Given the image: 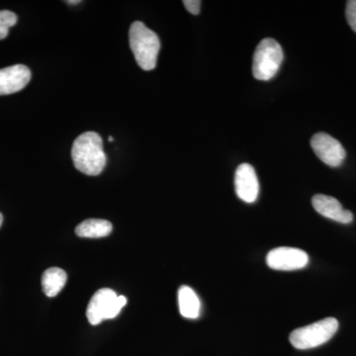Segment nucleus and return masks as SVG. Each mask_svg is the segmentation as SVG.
Instances as JSON below:
<instances>
[{
    "mask_svg": "<svg viewBox=\"0 0 356 356\" xmlns=\"http://www.w3.org/2000/svg\"><path fill=\"white\" fill-rule=\"evenodd\" d=\"M72 158L79 172L89 177L99 175L107 163L99 134L86 132L79 136L72 145Z\"/></svg>",
    "mask_w": 356,
    "mask_h": 356,
    "instance_id": "1",
    "label": "nucleus"
},
{
    "mask_svg": "<svg viewBox=\"0 0 356 356\" xmlns=\"http://www.w3.org/2000/svg\"><path fill=\"white\" fill-rule=\"evenodd\" d=\"M130 47L140 69L152 70L158 62L161 42L159 36L140 21L131 25L129 31Z\"/></svg>",
    "mask_w": 356,
    "mask_h": 356,
    "instance_id": "2",
    "label": "nucleus"
},
{
    "mask_svg": "<svg viewBox=\"0 0 356 356\" xmlns=\"http://www.w3.org/2000/svg\"><path fill=\"white\" fill-rule=\"evenodd\" d=\"M339 322L334 318H325L314 324L299 327L290 334L289 341L297 350H310L322 346L336 334Z\"/></svg>",
    "mask_w": 356,
    "mask_h": 356,
    "instance_id": "3",
    "label": "nucleus"
},
{
    "mask_svg": "<svg viewBox=\"0 0 356 356\" xmlns=\"http://www.w3.org/2000/svg\"><path fill=\"white\" fill-rule=\"evenodd\" d=\"M283 58L284 54L277 41L271 38L262 40L255 49L252 74L259 81H269L277 74Z\"/></svg>",
    "mask_w": 356,
    "mask_h": 356,
    "instance_id": "4",
    "label": "nucleus"
},
{
    "mask_svg": "<svg viewBox=\"0 0 356 356\" xmlns=\"http://www.w3.org/2000/svg\"><path fill=\"white\" fill-rule=\"evenodd\" d=\"M126 304V297L118 296L109 288H102L89 301L86 317L91 325H99L104 320L116 318Z\"/></svg>",
    "mask_w": 356,
    "mask_h": 356,
    "instance_id": "5",
    "label": "nucleus"
},
{
    "mask_svg": "<svg viewBox=\"0 0 356 356\" xmlns=\"http://www.w3.org/2000/svg\"><path fill=\"white\" fill-rule=\"evenodd\" d=\"M311 146L314 153L325 165L337 168L343 165L346 156L343 145L329 134L318 133L311 139Z\"/></svg>",
    "mask_w": 356,
    "mask_h": 356,
    "instance_id": "6",
    "label": "nucleus"
},
{
    "mask_svg": "<svg viewBox=\"0 0 356 356\" xmlns=\"http://www.w3.org/2000/svg\"><path fill=\"white\" fill-rule=\"evenodd\" d=\"M266 264L275 270H298L309 264V255L299 248H277L270 250L267 254Z\"/></svg>",
    "mask_w": 356,
    "mask_h": 356,
    "instance_id": "7",
    "label": "nucleus"
},
{
    "mask_svg": "<svg viewBox=\"0 0 356 356\" xmlns=\"http://www.w3.org/2000/svg\"><path fill=\"white\" fill-rule=\"evenodd\" d=\"M235 188L238 197L245 203H254L259 194V184L254 168L243 163L236 168Z\"/></svg>",
    "mask_w": 356,
    "mask_h": 356,
    "instance_id": "8",
    "label": "nucleus"
},
{
    "mask_svg": "<svg viewBox=\"0 0 356 356\" xmlns=\"http://www.w3.org/2000/svg\"><path fill=\"white\" fill-rule=\"evenodd\" d=\"M31 72L26 65H15L0 70V95L18 92L29 83Z\"/></svg>",
    "mask_w": 356,
    "mask_h": 356,
    "instance_id": "9",
    "label": "nucleus"
},
{
    "mask_svg": "<svg viewBox=\"0 0 356 356\" xmlns=\"http://www.w3.org/2000/svg\"><path fill=\"white\" fill-rule=\"evenodd\" d=\"M314 209L318 214L322 215L332 221L341 222V224H350L353 221V215L350 211L344 210L341 204L337 199L332 196L317 194L312 199Z\"/></svg>",
    "mask_w": 356,
    "mask_h": 356,
    "instance_id": "10",
    "label": "nucleus"
},
{
    "mask_svg": "<svg viewBox=\"0 0 356 356\" xmlns=\"http://www.w3.org/2000/svg\"><path fill=\"white\" fill-rule=\"evenodd\" d=\"M178 304L182 317L197 318L200 315L201 304L196 293L188 286L178 290Z\"/></svg>",
    "mask_w": 356,
    "mask_h": 356,
    "instance_id": "11",
    "label": "nucleus"
},
{
    "mask_svg": "<svg viewBox=\"0 0 356 356\" xmlns=\"http://www.w3.org/2000/svg\"><path fill=\"white\" fill-rule=\"evenodd\" d=\"M67 280V273L63 269L58 267L47 269L42 276V287L44 294L48 297L57 296L65 287Z\"/></svg>",
    "mask_w": 356,
    "mask_h": 356,
    "instance_id": "12",
    "label": "nucleus"
},
{
    "mask_svg": "<svg viewBox=\"0 0 356 356\" xmlns=\"http://www.w3.org/2000/svg\"><path fill=\"white\" fill-rule=\"evenodd\" d=\"M112 232V224L106 220L88 219L79 225L76 235L81 238H98L109 236Z\"/></svg>",
    "mask_w": 356,
    "mask_h": 356,
    "instance_id": "13",
    "label": "nucleus"
},
{
    "mask_svg": "<svg viewBox=\"0 0 356 356\" xmlns=\"http://www.w3.org/2000/svg\"><path fill=\"white\" fill-rule=\"evenodd\" d=\"M17 23V16L8 10L0 11V40L6 39L8 35L9 28Z\"/></svg>",
    "mask_w": 356,
    "mask_h": 356,
    "instance_id": "14",
    "label": "nucleus"
},
{
    "mask_svg": "<svg viewBox=\"0 0 356 356\" xmlns=\"http://www.w3.org/2000/svg\"><path fill=\"white\" fill-rule=\"evenodd\" d=\"M346 17L351 29L356 33V0L346 2Z\"/></svg>",
    "mask_w": 356,
    "mask_h": 356,
    "instance_id": "15",
    "label": "nucleus"
},
{
    "mask_svg": "<svg viewBox=\"0 0 356 356\" xmlns=\"http://www.w3.org/2000/svg\"><path fill=\"white\" fill-rule=\"evenodd\" d=\"M184 4L187 11L193 14V15H198L199 13H200V0H184Z\"/></svg>",
    "mask_w": 356,
    "mask_h": 356,
    "instance_id": "16",
    "label": "nucleus"
},
{
    "mask_svg": "<svg viewBox=\"0 0 356 356\" xmlns=\"http://www.w3.org/2000/svg\"><path fill=\"white\" fill-rule=\"evenodd\" d=\"M67 3L79 4V3H81V1H79V0H74V1H67Z\"/></svg>",
    "mask_w": 356,
    "mask_h": 356,
    "instance_id": "17",
    "label": "nucleus"
},
{
    "mask_svg": "<svg viewBox=\"0 0 356 356\" xmlns=\"http://www.w3.org/2000/svg\"><path fill=\"white\" fill-rule=\"evenodd\" d=\"M2 222H3V216H2L1 213H0V227H1Z\"/></svg>",
    "mask_w": 356,
    "mask_h": 356,
    "instance_id": "18",
    "label": "nucleus"
},
{
    "mask_svg": "<svg viewBox=\"0 0 356 356\" xmlns=\"http://www.w3.org/2000/svg\"><path fill=\"white\" fill-rule=\"evenodd\" d=\"M108 140H109V142H113V140H114L113 137H109Z\"/></svg>",
    "mask_w": 356,
    "mask_h": 356,
    "instance_id": "19",
    "label": "nucleus"
}]
</instances>
